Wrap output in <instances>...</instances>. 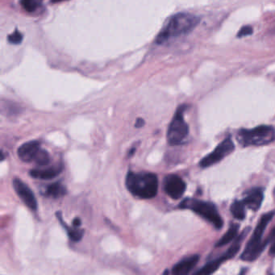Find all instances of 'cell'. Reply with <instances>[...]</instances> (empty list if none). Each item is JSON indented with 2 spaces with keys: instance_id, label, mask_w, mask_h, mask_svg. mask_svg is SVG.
<instances>
[{
  "instance_id": "cell-24",
  "label": "cell",
  "mask_w": 275,
  "mask_h": 275,
  "mask_svg": "<svg viewBox=\"0 0 275 275\" xmlns=\"http://www.w3.org/2000/svg\"><path fill=\"white\" fill-rule=\"evenodd\" d=\"M73 224H74V226L75 227H79L80 226V225H81V220H80V219H79V218H76V219H75V220H74Z\"/></svg>"
},
{
  "instance_id": "cell-23",
  "label": "cell",
  "mask_w": 275,
  "mask_h": 275,
  "mask_svg": "<svg viewBox=\"0 0 275 275\" xmlns=\"http://www.w3.org/2000/svg\"><path fill=\"white\" fill-rule=\"evenodd\" d=\"M144 124H145V120L143 119H138L137 120V123L135 124V127L136 128H141L144 125Z\"/></svg>"
},
{
  "instance_id": "cell-15",
  "label": "cell",
  "mask_w": 275,
  "mask_h": 275,
  "mask_svg": "<svg viewBox=\"0 0 275 275\" xmlns=\"http://www.w3.org/2000/svg\"><path fill=\"white\" fill-rule=\"evenodd\" d=\"M238 230H239V225L235 224H232L230 228H228V230L227 231V233L220 238V241H218L217 243L215 244V247H222V246H224V245L230 243L231 241L237 237Z\"/></svg>"
},
{
  "instance_id": "cell-14",
  "label": "cell",
  "mask_w": 275,
  "mask_h": 275,
  "mask_svg": "<svg viewBox=\"0 0 275 275\" xmlns=\"http://www.w3.org/2000/svg\"><path fill=\"white\" fill-rule=\"evenodd\" d=\"M66 194V186L59 182L50 184L45 189V195L48 197H51V198H60V197L64 196Z\"/></svg>"
},
{
  "instance_id": "cell-2",
  "label": "cell",
  "mask_w": 275,
  "mask_h": 275,
  "mask_svg": "<svg viewBox=\"0 0 275 275\" xmlns=\"http://www.w3.org/2000/svg\"><path fill=\"white\" fill-rule=\"evenodd\" d=\"M126 186L134 196L149 199L158 194V179L155 174L128 172L126 177Z\"/></svg>"
},
{
  "instance_id": "cell-4",
  "label": "cell",
  "mask_w": 275,
  "mask_h": 275,
  "mask_svg": "<svg viewBox=\"0 0 275 275\" xmlns=\"http://www.w3.org/2000/svg\"><path fill=\"white\" fill-rule=\"evenodd\" d=\"M237 141L244 147L268 145L275 141V128L261 125L252 129H241L237 133Z\"/></svg>"
},
{
  "instance_id": "cell-18",
  "label": "cell",
  "mask_w": 275,
  "mask_h": 275,
  "mask_svg": "<svg viewBox=\"0 0 275 275\" xmlns=\"http://www.w3.org/2000/svg\"><path fill=\"white\" fill-rule=\"evenodd\" d=\"M57 215H58V219H59L62 225L64 226V228H66V230L67 231L69 237L71 238V241L77 242V241H80V240L83 238V236H84V231L82 230V229H79V228H78V227H75V228H70V227L64 224L65 223L63 222V220H62V215H61L60 212L57 213Z\"/></svg>"
},
{
  "instance_id": "cell-10",
  "label": "cell",
  "mask_w": 275,
  "mask_h": 275,
  "mask_svg": "<svg viewBox=\"0 0 275 275\" xmlns=\"http://www.w3.org/2000/svg\"><path fill=\"white\" fill-rule=\"evenodd\" d=\"M12 185L15 193L24 204L32 211H36L37 209V200L30 187L18 178L13 180Z\"/></svg>"
},
{
  "instance_id": "cell-3",
  "label": "cell",
  "mask_w": 275,
  "mask_h": 275,
  "mask_svg": "<svg viewBox=\"0 0 275 275\" xmlns=\"http://www.w3.org/2000/svg\"><path fill=\"white\" fill-rule=\"evenodd\" d=\"M275 212H269L262 216L258 222L251 238L245 246V250L241 254V258L245 262H254L257 260L262 253L264 251L265 248L267 245V241L263 242V234L267 228V225L273 219Z\"/></svg>"
},
{
  "instance_id": "cell-9",
  "label": "cell",
  "mask_w": 275,
  "mask_h": 275,
  "mask_svg": "<svg viewBox=\"0 0 275 275\" xmlns=\"http://www.w3.org/2000/svg\"><path fill=\"white\" fill-rule=\"evenodd\" d=\"M163 185L165 192L173 199L182 198L186 189L185 182L176 175H169L166 176Z\"/></svg>"
},
{
  "instance_id": "cell-13",
  "label": "cell",
  "mask_w": 275,
  "mask_h": 275,
  "mask_svg": "<svg viewBox=\"0 0 275 275\" xmlns=\"http://www.w3.org/2000/svg\"><path fill=\"white\" fill-rule=\"evenodd\" d=\"M199 261L198 255L187 257L175 265L172 269V274L175 275H186L194 269Z\"/></svg>"
},
{
  "instance_id": "cell-22",
  "label": "cell",
  "mask_w": 275,
  "mask_h": 275,
  "mask_svg": "<svg viewBox=\"0 0 275 275\" xmlns=\"http://www.w3.org/2000/svg\"><path fill=\"white\" fill-rule=\"evenodd\" d=\"M253 32H254V29H253L251 26H244L240 29L237 36L239 38H241V37H245V36H250V35L253 34Z\"/></svg>"
},
{
  "instance_id": "cell-12",
  "label": "cell",
  "mask_w": 275,
  "mask_h": 275,
  "mask_svg": "<svg viewBox=\"0 0 275 275\" xmlns=\"http://www.w3.org/2000/svg\"><path fill=\"white\" fill-rule=\"evenodd\" d=\"M263 191L261 188H254L249 190L243 199L244 203L246 207L253 211H257L259 210L263 203Z\"/></svg>"
},
{
  "instance_id": "cell-25",
  "label": "cell",
  "mask_w": 275,
  "mask_h": 275,
  "mask_svg": "<svg viewBox=\"0 0 275 275\" xmlns=\"http://www.w3.org/2000/svg\"><path fill=\"white\" fill-rule=\"evenodd\" d=\"M53 2H61V1H63V0H51Z\"/></svg>"
},
{
  "instance_id": "cell-11",
  "label": "cell",
  "mask_w": 275,
  "mask_h": 275,
  "mask_svg": "<svg viewBox=\"0 0 275 275\" xmlns=\"http://www.w3.org/2000/svg\"><path fill=\"white\" fill-rule=\"evenodd\" d=\"M63 167L61 165L48 168L33 169L31 170L29 175L36 180H50L58 177L62 173Z\"/></svg>"
},
{
  "instance_id": "cell-7",
  "label": "cell",
  "mask_w": 275,
  "mask_h": 275,
  "mask_svg": "<svg viewBox=\"0 0 275 275\" xmlns=\"http://www.w3.org/2000/svg\"><path fill=\"white\" fill-rule=\"evenodd\" d=\"M186 109L185 105H182L174 115L172 121L167 131V141L172 145H179L183 143L189 134V127L184 120L183 114Z\"/></svg>"
},
{
  "instance_id": "cell-6",
  "label": "cell",
  "mask_w": 275,
  "mask_h": 275,
  "mask_svg": "<svg viewBox=\"0 0 275 275\" xmlns=\"http://www.w3.org/2000/svg\"><path fill=\"white\" fill-rule=\"evenodd\" d=\"M18 157L24 162H34L36 166L45 167L50 162V156L41 148L38 141H31L23 144L17 150Z\"/></svg>"
},
{
  "instance_id": "cell-16",
  "label": "cell",
  "mask_w": 275,
  "mask_h": 275,
  "mask_svg": "<svg viewBox=\"0 0 275 275\" xmlns=\"http://www.w3.org/2000/svg\"><path fill=\"white\" fill-rule=\"evenodd\" d=\"M224 258L220 257V258H217V259H215V260L211 261L210 263H207V264L205 265L204 267H202L199 271H197L196 273H194V275H211V274L214 273L215 271H217L220 265L224 263Z\"/></svg>"
},
{
  "instance_id": "cell-8",
  "label": "cell",
  "mask_w": 275,
  "mask_h": 275,
  "mask_svg": "<svg viewBox=\"0 0 275 275\" xmlns=\"http://www.w3.org/2000/svg\"><path fill=\"white\" fill-rule=\"evenodd\" d=\"M235 150V145L231 138H226L224 141H222L211 154H208L203 158L199 162V166L202 168H207L211 167L215 163L220 162L227 156L233 153Z\"/></svg>"
},
{
  "instance_id": "cell-17",
  "label": "cell",
  "mask_w": 275,
  "mask_h": 275,
  "mask_svg": "<svg viewBox=\"0 0 275 275\" xmlns=\"http://www.w3.org/2000/svg\"><path fill=\"white\" fill-rule=\"evenodd\" d=\"M245 206L243 200H236L231 205L230 211L233 217L237 220H243L245 218Z\"/></svg>"
},
{
  "instance_id": "cell-21",
  "label": "cell",
  "mask_w": 275,
  "mask_h": 275,
  "mask_svg": "<svg viewBox=\"0 0 275 275\" xmlns=\"http://www.w3.org/2000/svg\"><path fill=\"white\" fill-rule=\"evenodd\" d=\"M267 245L271 244L270 254L272 255V256H275V228H273V230L271 231L269 237L267 239Z\"/></svg>"
},
{
  "instance_id": "cell-19",
  "label": "cell",
  "mask_w": 275,
  "mask_h": 275,
  "mask_svg": "<svg viewBox=\"0 0 275 275\" xmlns=\"http://www.w3.org/2000/svg\"><path fill=\"white\" fill-rule=\"evenodd\" d=\"M20 4L28 12H33L38 7V2L36 0H20Z\"/></svg>"
},
{
  "instance_id": "cell-20",
  "label": "cell",
  "mask_w": 275,
  "mask_h": 275,
  "mask_svg": "<svg viewBox=\"0 0 275 275\" xmlns=\"http://www.w3.org/2000/svg\"><path fill=\"white\" fill-rule=\"evenodd\" d=\"M7 38H8L9 42L11 43V44H13V45H19L22 42V41H23V35H22L21 32L15 30L11 35H9Z\"/></svg>"
},
{
  "instance_id": "cell-1",
  "label": "cell",
  "mask_w": 275,
  "mask_h": 275,
  "mask_svg": "<svg viewBox=\"0 0 275 275\" xmlns=\"http://www.w3.org/2000/svg\"><path fill=\"white\" fill-rule=\"evenodd\" d=\"M200 22L197 15L190 13H179L169 19L167 24L159 32L156 38V42L162 45L172 39L177 38L184 35L189 34L196 28Z\"/></svg>"
},
{
  "instance_id": "cell-5",
  "label": "cell",
  "mask_w": 275,
  "mask_h": 275,
  "mask_svg": "<svg viewBox=\"0 0 275 275\" xmlns=\"http://www.w3.org/2000/svg\"><path fill=\"white\" fill-rule=\"evenodd\" d=\"M180 208L194 211V213L200 215L201 217L211 223L218 229L224 225V222L213 203L194 198H185L180 203Z\"/></svg>"
}]
</instances>
